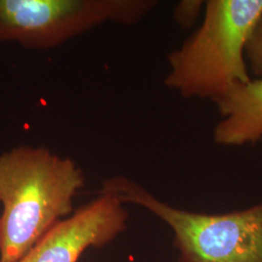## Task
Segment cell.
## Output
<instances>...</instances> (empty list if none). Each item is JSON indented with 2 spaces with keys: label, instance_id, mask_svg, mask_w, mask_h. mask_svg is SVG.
<instances>
[{
  "label": "cell",
  "instance_id": "1",
  "mask_svg": "<svg viewBox=\"0 0 262 262\" xmlns=\"http://www.w3.org/2000/svg\"><path fill=\"white\" fill-rule=\"evenodd\" d=\"M84 186L75 160L46 147L19 146L0 155V262H16L75 209Z\"/></svg>",
  "mask_w": 262,
  "mask_h": 262
},
{
  "label": "cell",
  "instance_id": "2",
  "mask_svg": "<svg viewBox=\"0 0 262 262\" xmlns=\"http://www.w3.org/2000/svg\"><path fill=\"white\" fill-rule=\"evenodd\" d=\"M261 14L262 0L205 1L200 27L167 56L164 84L184 98L215 101L250 81L245 49Z\"/></svg>",
  "mask_w": 262,
  "mask_h": 262
},
{
  "label": "cell",
  "instance_id": "3",
  "mask_svg": "<svg viewBox=\"0 0 262 262\" xmlns=\"http://www.w3.org/2000/svg\"><path fill=\"white\" fill-rule=\"evenodd\" d=\"M99 193L143 207L168 225L178 262H262V201L225 214L189 212L160 201L122 175L105 180Z\"/></svg>",
  "mask_w": 262,
  "mask_h": 262
},
{
  "label": "cell",
  "instance_id": "4",
  "mask_svg": "<svg viewBox=\"0 0 262 262\" xmlns=\"http://www.w3.org/2000/svg\"><path fill=\"white\" fill-rule=\"evenodd\" d=\"M157 0H0V43L47 51L101 25L133 26Z\"/></svg>",
  "mask_w": 262,
  "mask_h": 262
},
{
  "label": "cell",
  "instance_id": "5",
  "mask_svg": "<svg viewBox=\"0 0 262 262\" xmlns=\"http://www.w3.org/2000/svg\"><path fill=\"white\" fill-rule=\"evenodd\" d=\"M123 205L115 195L99 193L53 225L16 262H78L85 250L103 248L126 229Z\"/></svg>",
  "mask_w": 262,
  "mask_h": 262
},
{
  "label": "cell",
  "instance_id": "6",
  "mask_svg": "<svg viewBox=\"0 0 262 262\" xmlns=\"http://www.w3.org/2000/svg\"><path fill=\"white\" fill-rule=\"evenodd\" d=\"M222 120L215 124L216 145L239 147L262 139V79L232 85L215 101Z\"/></svg>",
  "mask_w": 262,
  "mask_h": 262
},
{
  "label": "cell",
  "instance_id": "7",
  "mask_svg": "<svg viewBox=\"0 0 262 262\" xmlns=\"http://www.w3.org/2000/svg\"><path fill=\"white\" fill-rule=\"evenodd\" d=\"M245 56L253 74L262 79V14L248 38Z\"/></svg>",
  "mask_w": 262,
  "mask_h": 262
},
{
  "label": "cell",
  "instance_id": "8",
  "mask_svg": "<svg viewBox=\"0 0 262 262\" xmlns=\"http://www.w3.org/2000/svg\"><path fill=\"white\" fill-rule=\"evenodd\" d=\"M205 1L202 0H182L179 1L173 10L174 20L183 29L193 28L200 14L204 12Z\"/></svg>",
  "mask_w": 262,
  "mask_h": 262
}]
</instances>
